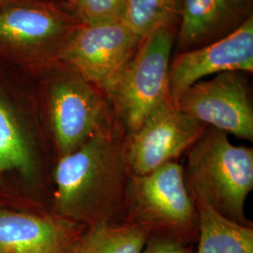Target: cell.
Returning <instances> with one entry per match:
<instances>
[{"label":"cell","instance_id":"obj_10","mask_svg":"<svg viewBox=\"0 0 253 253\" xmlns=\"http://www.w3.org/2000/svg\"><path fill=\"white\" fill-rule=\"evenodd\" d=\"M226 72H253V16L227 36L176 54L169 69V96L175 104L192 84Z\"/></svg>","mask_w":253,"mask_h":253},{"label":"cell","instance_id":"obj_1","mask_svg":"<svg viewBox=\"0 0 253 253\" xmlns=\"http://www.w3.org/2000/svg\"><path fill=\"white\" fill-rule=\"evenodd\" d=\"M129 170L125 141L114 126L58 159L54 170L56 215L81 225L118 222L125 204Z\"/></svg>","mask_w":253,"mask_h":253},{"label":"cell","instance_id":"obj_4","mask_svg":"<svg viewBox=\"0 0 253 253\" xmlns=\"http://www.w3.org/2000/svg\"><path fill=\"white\" fill-rule=\"evenodd\" d=\"M125 204L126 220L143 227L148 235H166L188 244L198 240V212L184 168L176 162L143 175L129 173Z\"/></svg>","mask_w":253,"mask_h":253},{"label":"cell","instance_id":"obj_20","mask_svg":"<svg viewBox=\"0 0 253 253\" xmlns=\"http://www.w3.org/2000/svg\"><path fill=\"white\" fill-rule=\"evenodd\" d=\"M56 1H60V2H63V3H66V4L70 5L71 7L73 6V0H56Z\"/></svg>","mask_w":253,"mask_h":253},{"label":"cell","instance_id":"obj_9","mask_svg":"<svg viewBox=\"0 0 253 253\" xmlns=\"http://www.w3.org/2000/svg\"><path fill=\"white\" fill-rule=\"evenodd\" d=\"M175 105L208 126L253 142V101L245 73L226 72L197 82Z\"/></svg>","mask_w":253,"mask_h":253},{"label":"cell","instance_id":"obj_7","mask_svg":"<svg viewBox=\"0 0 253 253\" xmlns=\"http://www.w3.org/2000/svg\"><path fill=\"white\" fill-rule=\"evenodd\" d=\"M208 126L190 118L167 97L149 113L125 141L130 174L143 175L174 162L193 145Z\"/></svg>","mask_w":253,"mask_h":253},{"label":"cell","instance_id":"obj_11","mask_svg":"<svg viewBox=\"0 0 253 253\" xmlns=\"http://www.w3.org/2000/svg\"><path fill=\"white\" fill-rule=\"evenodd\" d=\"M84 230L56 214L0 210V253H74Z\"/></svg>","mask_w":253,"mask_h":253},{"label":"cell","instance_id":"obj_5","mask_svg":"<svg viewBox=\"0 0 253 253\" xmlns=\"http://www.w3.org/2000/svg\"><path fill=\"white\" fill-rule=\"evenodd\" d=\"M54 64L47 101L59 159L80 148L97 132L113 126L114 114L99 87L64 64Z\"/></svg>","mask_w":253,"mask_h":253},{"label":"cell","instance_id":"obj_13","mask_svg":"<svg viewBox=\"0 0 253 253\" xmlns=\"http://www.w3.org/2000/svg\"><path fill=\"white\" fill-rule=\"evenodd\" d=\"M199 217L198 247L195 253H253V226H246L218 214L193 197Z\"/></svg>","mask_w":253,"mask_h":253},{"label":"cell","instance_id":"obj_3","mask_svg":"<svg viewBox=\"0 0 253 253\" xmlns=\"http://www.w3.org/2000/svg\"><path fill=\"white\" fill-rule=\"evenodd\" d=\"M177 22L145 37L134 54L102 92L127 134L169 97V69Z\"/></svg>","mask_w":253,"mask_h":253},{"label":"cell","instance_id":"obj_15","mask_svg":"<svg viewBox=\"0 0 253 253\" xmlns=\"http://www.w3.org/2000/svg\"><path fill=\"white\" fill-rule=\"evenodd\" d=\"M33 156L18 121L0 99V174L8 172L30 173Z\"/></svg>","mask_w":253,"mask_h":253},{"label":"cell","instance_id":"obj_19","mask_svg":"<svg viewBox=\"0 0 253 253\" xmlns=\"http://www.w3.org/2000/svg\"><path fill=\"white\" fill-rule=\"evenodd\" d=\"M15 0H0V7L6 5V4H9L10 2H13Z\"/></svg>","mask_w":253,"mask_h":253},{"label":"cell","instance_id":"obj_8","mask_svg":"<svg viewBox=\"0 0 253 253\" xmlns=\"http://www.w3.org/2000/svg\"><path fill=\"white\" fill-rule=\"evenodd\" d=\"M142 40L121 22L80 23L60 49L55 61L79 73L100 90L134 54Z\"/></svg>","mask_w":253,"mask_h":253},{"label":"cell","instance_id":"obj_2","mask_svg":"<svg viewBox=\"0 0 253 253\" xmlns=\"http://www.w3.org/2000/svg\"><path fill=\"white\" fill-rule=\"evenodd\" d=\"M228 133L208 126L188 149L186 183L193 197L218 214L246 226L245 202L253 189V151L233 145Z\"/></svg>","mask_w":253,"mask_h":253},{"label":"cell","instance_id":"obj_17","mask_svg":"<svg viewBox=\"0 0 253 253\" xmlns=\"http://www.w3.org/2000/svg\"><path fill=\"white\" fill-rule=\"evenodd\" d=\"M126 0H73L72 8L82 24L121 21Z\"/></svg>","mask_w":253,"mask_h":253},{"label":"cell","instance_id":"obj_14","mask_svg":"<svg viewBox=\"0 0 253 253\" xmlns=\"http://www.w3.org/2000/svg\"><path fill=\"white\" fill-rule=\"evenodd\" d=\"M148 236L143 227L128 220L98 223L84 231L74 253H141Z\"/></svg>","mask_w":253,"mask_h":253},{"label":"cell","instance_id":"obj_12","mask_svg":"<svg viewBox=\"0 0 253 253\" xmlns=\"http://www.w3.org/2000/svg\"><path fill=\"white\" fill-rule=\"evenodd\" d=\"M253 16V0H178L177 52L227 36Z\"/></svg>","mask_w":253,"mask_h":253},{"label":"cell","instance_id":"obj_18","mask_svg":"<svg viewBox=\"0 0 253 253\" xmlns=\"http://www.w3.org/2000/svg\"><path fill=\"white\" fill-rule=\"evenodd\" d=\"M141 253H195L193 244H188L170 236L150 235Z\"/></svg>","mask_w":253,"mask_h":253},{"label":"cell","instance_id":"obj_16","mask_svg":"<svg viewBox=\"0 0 253 253\" xmlns=\"http://www.w3.org/2000/svg\"><path fill=\"white\" fill-rule=\"evenodd\" d=\"M177 16L178 0H126L121 22L143 41Z\"/></svg>","mask_w":253,"mask_h":253},{"label":"cell","instance_id":"obj_6","mask_svg":"<svg viewBox=\"0 0 253 253\" xmlns=\"http://www.w3.org/2000/svg\"><path fill=\"white\" fill-rule=\"evenodd\" d=\"M79 24L51 2L15 0L0 7V47L54 62Z\"/></svg>","mask_w":253,"mask_h":253}]
</instances>
